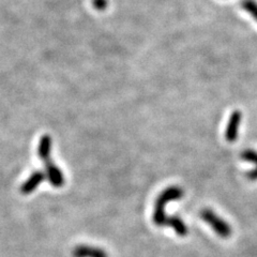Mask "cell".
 Returning <instances> with one entry per match:
<instances>
[{
    "mask_svg": "<svg viewBox=\"0 0 257 257\" xmlns=\"http://www.w3.org/2000/svg\"><path fill=\"white\" fill-rule=\"evenodd\" d=\"M183 194V190L179 187H170L161 193L155 205L156 207L154 211V222L156 225H158V226H163L167 219L165 214L166 205L168 203L174 202V200L182 198Z\"/></svg>",
    "mask_w": 257,
    "mask_h": 257,
    "instance_id": "6da1fadb",
    "label": "cell"
},
{
    "mask_svg": "<svg viewBox=\"0 0 257 257\" xmlns=\"http://www.w3.org/2000/svg\"><path fill=\"white\" fill-rule=\"evenodd\" d=\"M200 218L208 223L220 237L227 238L231 235V228L226 221L222 220L210 209H204L200 211Z\"/></svg>",
    "mask_w": 257,
    "mask_h": 257,
    "instance_id": "7a4b0ae2",
    "label": "cell"
},
{
    "mask_svg": "<svg viewBox=\"0 0 257 257\" xmlns=\"http://www.w3.org/2000/svg\"><path fill=\"white\" fill-rule=\"evenodd\" d=\"M45 164V174L48 181L55 188H61L64 184V177L60 168H58L54 164L51 160V157H48L42 160Z\"/></svg>",
    "mask_w": 257,
    "mask_h": 257,
    "instance_id": "3957f363",
    "label": "cell"
},
{
    "mask_svg": "<svg viewBox=\"0 0 257 257\" xmlns=\"http://www.w3.org/2000/svg\"><path fill=\"white\" fill-rule=\"evenodd\" d=\"M241 119H242V114L239 110H235L229 117V121L226 127V132H225V138L227 142H235L238 136L239 125L241 123Z\"/></svg>",
    "mask_w": 257,
    "mask_h": 257,
    "instance_id": "277c9868",
    "label": "cell"
},
{
    "mask_svg": "<svg viewBox=\"0 0 257 257\" xmlns=\"http://www.w3.org/2000/svg\"><path fill=\"white\" fill-rule=\"evenodd\" d=\"M46 178L47 177L44 172H42V171L34 172L28 178V180L24 182V184L22 186V188H21L22 194H24V195L30 194V193L34 192L39 187V184L43 182Z\"/></svg>",
    "mask_w": 257,
    "mask_h": 257,
    "instance_id": "5b68a950",
    "label": "cell"
},
{
    "mask_svg": "<svg viewBox=\"0 0 257 257\" xmlns=\"http://www.w3.org/2000/svg\"><path fill=\"white\" fill-rule=\"evenodd\" d=\"M72 254L73 257H108L107 253L102 248L90 245H77Z\"/></svg>",
    "mask_w": 257,
    "mask_h": 257,
    "instance_id": "8992f818",
    "label": "cell"
},
{
    "mask_svg": "<svg viewBox=\"0 0 257 257\" xmlns=\"http://www.w3.org/2000/svg\"><path fill=\"white\" fill-rule=\"evenodd\" d=\"M164 225L165 226L173 227L176 231V234L178 236H181V237L187 236L189 232L186 224H184L183 221L180 218H178V216H167Z\"/></svg>",
    "mask_w": 257,
    "mask_h": 257,
    "instance_id": "52a82bcc",
    "label": "cell"
},
{
    "mask_svg": "<svg viewBox=\"0 0 257 257\" xmlns=\"http://www.w3.org/2000/svg\"><path fill=\"white\" fill-rule=\"evenodd\" d=\"M52 145L53 141L50 135H43L41 140L39 143L38 147V154L41 160H44L48 157H51V151H52Z\"/></svg>",
    "mask_w": 257,
    "mask_h": 257,
    "instance_id": "ba28073f",
    "label": "cell"
},
{
    "mask_svg": "<svg viewBox=\"0 0 257 257\" xmlns=\"http://www.w3.org/2000/svg\"><path fill=\"white\" fill-rule=\"evenodd\" d=\"M241 158H242L244 161H247V162H252L253 164L256 165V168H254V170H252L251 172H248L246 174V176H247V178L252 181L257 180V152L254 150H251V149L244 150L242 154H241Z\"/></svg>",
    "mask_w": 257,
    "mask_h": 257,
    "instance_id": "9c48e42d",
    "label": "cell"
},
{
    "mask_svg": "<svg viewBox=\"0 0 257 257\" xmlns=\"http://www.w3.org/2000/svg\"><path fill=\"white\" fill-rule=\"evenodd\" d=\"M241 8L252 16V19L257 22V2L256 0H241Z\"/></svg>",
    "mask_w": 257,
    "mask_h": 257,
    "instance_id": "30bf717a",
    "label": "cell"
},
{
    "mask_svg": "<svg viewBox=\"0 0 257 257\" xmlns=\"http://www.w3.org/2000/svg\"><path fill=\"white\" fill-rule=\"evenodd\" d=\"M92 5L96 10L103 11L108 7V0H92Z\"/></svg>",
    "mask_w": 257,
    "mask_h": 257,
    "instance_id": "8fae6325",
    "label": "cell"
}]
</instances>
